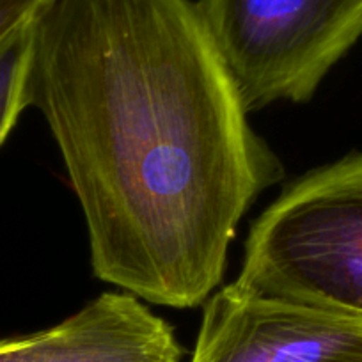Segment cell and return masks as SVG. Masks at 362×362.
<instances>
[{
	"label": "cell",
	"mask_w": 362,
	"mask_h": 362,
	"mask_svg": "<svg viewBox=\"0 0 362 362\" xmlns=\"http://www.w3.org/2000/svg\"><path fill=\"white\" fill-rule=\"evenodd\" d=\"M27 102L82 208L93 272L174 309L204 304L240 221L283 180L190 0H45Z\"/></svg>",
	"instance_id": "6da1fadb"
},
{
	"label": "cell",
	"mask_w": 362,
	"mask_h": 362,
	"mask_svg": "<svg viewBox=\"0 0 362 362\" xmlns=\"http://www.w3.org/2000/svg\"><path fill=\"white\" fill-rule=\"evenodd\" d=\"M243 252L238 286L362 315V153L288 185Z\"/></svg>",
	"instance_id": "7a4b0ae2"
},
{
	"label": "cell",
	"mask_w": 362,
	"mask_h": 362,
	"mask_svg": "<svg viewBox=\"0 0 362 362\" xmlns=\"http://www.w3.org/2000/svg\"><path fill=\"white\" fill-rule=\"evenodd\" d=\"M245 112L304 103L362 36V0H197Z\"/></svg>",
	"instance_id": "3957f363"
},
{
	"label": "cell",
	"mask_w": 362,
	"mask_h": 362,
	"mask_svg": "<svg viewBox=\"0 0 362 362\" xmlns=\"http://www.w3.org/2000/svg\"><path fill=\"white\" fill-rule=\"evenodd\" d=\"M190 362H362V315L256 293H211Z\"/></svg>",
	"instance_id": "277c9868"
},
{
	"label": "cell",
	"mask_w": 362,
	"mask_h": 362,
	"mask_svg": "<svg viewBox=\"0 0 362 362\" xmlns=\"http://www.w3.org/2000/svg\"><path fill=\"white\" fill-rule=\"evenodd\" d=\"M174 329L130 293H102L50 329L0 339V362H181Z\"/></svg>",
	"instance_id": "5b68a950"
},
{
	"label": "cell",
	"mask_w": 362,
	"mask_h": 362,
	"mask_svg": "<svg viewBox=\"0 0 362 362\" xmlns=\"http://www.w3.org/2000/svg\"><path fill=\"white\" fill-rule=\"evenodd\" d=\"M30 23V22H29ZM30 68L29 25L0 43V146L29 107L27 82Z\"/></svg>",
	"instance_id": "8992f818"
},
{
	"label": "cell",
	"mask_w": 362,
	"mask_h": 362,
	"mask_svg": "<svg viewBox=\"0 0 362 362\" xmlns=\"http://www.w3.org/2000/svg\"><path fill=\"white\" fill-rule=\"evenodd\" d=\"M45 0H0V43L29 25Z\"/></svg>",
	"instance_id": "52a82bcc"
}]
</instances>
